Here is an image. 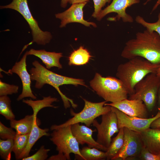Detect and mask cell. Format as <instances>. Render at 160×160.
Instances as JSON below:
<instances>
[{
    "label": "cell",
    "mask_w": 160,
    "mask_h": 160,
    "mask_svg": "<svg viewBox=\"0 0 160 160\" xmlns=\"http://www.w3.org/2000/svg\"><path fill=\"white\" fill-rule=\"evenodd\" d=\"M156 74L159 76L160 77V65L156 72Z\"/></svg>",
    "instance_id": "cell-40"
},
{
    "label": "cell",
    "mask_w": 160,
    "mask_h": 160,
    "mask_svg": "<svg viewBox=\"0 0 160 160\" xmlns=\"http://www.w3.org/2000/svg\"><path fill=\"white\" fill-rule=\"evenodd\" d=\"M151 0H147L144 3V5H145L147 4L149 1H151ZM160 5V0H157V2L153 6L152 9V10L151 12H152L153 11H154L156 10L159 5Z\"/></svg>",
    "instance_id": "cell-36"
},
{
    "label": "cell",
    "mask_w": 160,
    "mask_h": 160,
    "mask_svg": "<svg viewBox=\"0 0 160 160\" xmlns=\"http://www.w3.org/2000/svg\"><path fill=\"white\" fill-rule=\"evenodd\" d=\"M19 87L14 84H10L0 80V96H7L18 92Z\"/></svg>",
    "instance_id": "cell-29"
},
{
    "label": "cell",
    "mask_w": 160,
    "mask_h": 160,
    "mask_svg": "<svg viewBox=\"0 0 160 160\" xmlns=\"http://www.w3.org/2000/svg\"><path fill=\"white\" fill-rule=\"evenodd\" d=\"M121 56L128 60L140 57L160 64V36L146 29L137 32L135 38L125 43Z\"/></svg>",
    "instance_id": "cell-1"
},
{
    "label": "cell",
    "mask_w": 160,
    "mask_h": 160,
    "mask_svg": "<svg viewBox=\"0 0 160 160\" xmlns=\"http://www.w3.org/2000/svg\"><path fill=\"white\" fill-rule=\"evenodd\" d=\"M136 23L141 25L149 31H155L160 36V12L158 15V20L154 23H149L146 21L143 18L140 16H137L135 19Z\"/></svg>",
    "instance_id": "cell-28"
},
{
    "label": "cell",
    "mask_w": 160,
    "mask_h": 160,
    "mask_svg": "<svg viewBox=\"0 0 160 160\" xmlns=\"http://www.w3.org/2000/svg\"><path fill=\"white\" fill-rule=\"evenodd\" d=\"M48 160H67L66 156L63 154L58 153V154L50 156Z\"/></svg>",
    "instance_id": "cell-34"
},
{
    "label": "cell",
    "mask_w": 160,
    "mask_h": 160,
    "mask_svg": "<svg viewBox=\"0 0 160 160\" xmlns=\"http://www.w3.org/2000/svg\"><path fill=\"white\" fill-rule=\"evenodd\" d=\"M27 56L25 52L20 60L16 62L11 69L8 71V73H15L17 75L21 80L22 84V91L17 100L19 101L26 97L36 99V97L33 93L31 85V75L26 68V59Z\"/></svg>",
    "instance_id": "cell-13"
},
{
    "label": "cell",
    "mask_w": 160,
    "mask_h": 160,
    "mask_svg": "<svg viewBox=\"0 0 160 160\" xmlns=\"http://www.w3.org/2000/svg\"><path fill=\"white\" fill-rule=\"evenodd\" d=\"M23 102L31 106L33 111L34 116H37L38 112L42 109L45 107H52L55 108H58L52 104L54 102L58 101L57 98L51 96L43 97L41 100H34L30 99L23 100Z\"/></svg>",
    "instance_id": "cell-21"
},
{
    "label": "cell",
    "mask_w": 160,
    "mask_h": 160,
    "mask_svg": "<svg viewBox=\"0 0 160 160\" xmlns=\"http://www.w3.org/2000/svg\"><path fill=\"white\" fill-rule=\"evenodd\" d=\"M111 109L116 114L119 129L126 127L140 133L149 128L152 122L160 117V112L159 111L152 117L142 118L127 115L113 107L111 106Z\"/></svg>",
    "instance_id": "cell-11"
},
{
    "label": "cell",
    "mask_w": 160,
    "mask_h": 160,
    "mask_svg": "<svg viewBox=\"0 0 160 160\" xmlns=\"http://www.w3.org/2000/svg\"><path fill=\"white\" fill-rule=\"evenodd\" d=\"M112 0H93L94 10L92 15L94 18H97L99 13L107 3H110Z\"/></svg>",
    "instance_id": "cell-33"
},
{
    "label": "cell",
    "mask_w": 160,
    "mask_h": 160,
    "mask_svg": "<svg viewBox=\"0 0 160 160\" xmlns=\"http://www.w3.org/2000/svg\"><path fill=\"white\" fill-rule=\"evenodd\" d=\"M124 143L123 127L119 129L117 135L113 138L111 144L105 151L107 160H112L120 151Z\"/></svg>",
    "instance_id": "cell-23"
},
{
    "label": "cell",
    "mask_w": 160,
    "mask_h": 160,
    "mask_svg": "<svg viewBox=\"0 0 160 160\" xmlns=\"http://www.w3.org/2000/svg\"><path fill=\"white\" fill-rule=\"evenodd\" d=\"M26 53L27 55H33L39 58L48 69L54 67L59 69L62 68V65L60 62V59L63 57V54L61 53L49 52L44 49L36 50L33 49Z\"/></svg>",
    "instance_id": "cell-17"
},
{
    "label": "cell",
    "mask_w": 160,
    "mask_h": 160,
    "mask_svg": "<svg viewBox=\"0 0 160 160\" xmlns=\"http://www.w3.org/2000/svg\"><path fill=\"white\" fill-rule=\"evenodd\" d=\"M91 57L88 50L82 46L74 50L69 57L70 65H80L86 64Z\"/></svg>",
    "instance_id": "cell-22"
},
{
    "label": "cell",
    "mask_w": 160,
    "mask_h": 160,
    "mask_svg": "<svg viewBox=\"0 0 160 160\" xmlns=\"http://www.w3.org/2000/svg\"><path fill=\"white\" fill-rule=\"evenodd\" d=\"M71 127L69 125L52 130L50 140L56 146L58 153L64 154L67 160L71 159V153L82 159L79 144L72 133Z\"/></svg>",
    "instance_id": "cell-8"
},
{
    "label": "cell",
    "mask_w": 160,
    "mask_h": 160,
    "mask_svg": "<svg viewBox=\"0 0 160 160\" xmlns=\"http://www.w3.org/2000/svg\"><path fill=\"white\" fill-rule=\"evenodd\" d=\"M82 98L84 103L83 109L78 113H75L71 109L70 112L73 117L60 124L52 125L50 127L51 130L76 123H84L86 126L89 127L92 124L93 121L97 117L111 110V106L105 105L106 102L105 101L93 103L83 98Z\"/></svg>",
    "instance_id": "cell-5"
},
{
    "label": "cell",
    "mask_w": 160,
    "mask_h": 160,
    "mask_svg": "<svg viewBox=\"0 0 160 160\" xmlns=\"http://www.w3.org/2000/svg\"><path fill=\"white\" fill-rule=\"evenodd\" d=\"M118 66L116 76L130 95L134 92L136 84L148 74L156 73L160 64H153L140 57L130 59Z\"/></svg>",
    "instance_id": "cell-3"
},
{
    "label": "cell",
    "mask_w": 160,
    "mask_h": 160,
    "mask_svg": "<svg viewBox=\"0 0 160 160\" xmlns=\"http://www.w3.org/2000/svg\"><path fill=\"white\" fill-rule=\"evenodd\" d=\"M0 8L12 9L18 12L22 15L31 30L33 37L32 43L45 45L49 42L52 38L51 33L43 31L40 28L37 21L31 13L27 0H12L8 4L1 6Z\"/></svg>",
    "instance_id": "cell-7"
},
{
    "label": "cell",
    "mask_w": 160,
    "mask_h": 160,
    "mask_svg": "<svg viewBox=\"0 0 160 160\" xmlns=\"http://www.w3.org/2000/svg\"><path fill=\"white\" fill-rule=\"evenodd\" d=\"M16 132L14 131L12 128L8 127L0 121V137L2 140L14 139Z\"/></svg>",
    "instance_id": "cell-31"
},
{
    "label": "cell",
    "mask_w": 160,
    "mask_h": 160,
    "mask_svg": "<svg viewBox=\"0 0 160 160\" xmlns=\"http://www.w3.org/2000/svg\"><path fill=\"white\" fill-rule=\"evenodd\" d=\"M32 64L34 67L30 70L31 80L35 81V87L41 88L45 84L50 85L57 91L63 101L64 107L67 109L71 105L74 108L77 106L73 100L63 94L59 87L65 84L79 85L87 86L84 80L62 76L53 72L45 68L38 61L34 60Z\"/></svg>",
    "instance_id": "cell-2"
},
{
    "label": "cell",
    "mask_w": 160,
    "mask_h": 160,
    "mask_svg": "<svg viewBox=\"0 0 160 160\" xmlns=\"http://www.w3.org/2000/svg\"><path fill=\"white\" fill-rule=\"evenodd\" d=\"M140 134L144 146L151 152L160 154V128H150Z\"/></svg>",
    "instance_id": "cell-18"
},
{
    "label": "cell",
    "mask_w": 160,
    "mask_h": 160,
    "mask_svg": "<svg viewBox=\"0 0 160 160\" xmlns=\"http://www.w3.org/2000/svg\"><path fill=\"white\" fill-rule=\"evenodd\" d=\"M50 149H46L44 145L41 146L39 149L31 156L23 158V160H44L48 157V153Z\"/></svg>",
    "instance_id": "cell-30"
},
{
    "label": "cell",
    "mask_w": 160,
    "mask_h": 160,
    "mask_svg": "<svg viewBox=\"0 0 160 160\" xmlns=\"http://www.w3.org/2000/svg\"><path fill=\"white\" fill-rule=\"evenodd\" d=\"M30 133L23 135L16 134L14 139L13 151L16 159L19 157L25 149L28 143Z\"/></svg>",
    "instance_id": "cell-25"
},
{
    "label": "cell",
    "mask_w": 160,
    "mask_h": 160,
    "mask_svg": "<svg viewBox=\"0 0 160 160\" xmlns=\"http://www.w3.org/2000/svg\"><path fill=\"white\" fill-rule=\"evenodd\" d=\"M157 104L158 111L160 112V86L158 92Z\"/></svg>",
    "instance_id": "cell-37"
},
{
    "label": "cell",
    "mask_w": 160,
    "mask_h": 160,
    "mask_svg": "<svg viewBox=\"0 0 160 160\" xmlns=\"http://www.w3.org/2000/svg\"><path fill=\"white\" fill-rule=\"evenodd\" d=\"M11 100L7 96H0V114L9 120L15 118L11 109Z\"/></svg>",
    "instance_id": "cell-26"
},
{
    "label": "cell",
    "mask_w": 160,
    "mask_h": 160,
    "mask_svg": "<svg viewBox=\"0 0 160 160\" xmlns=\"http://www.w3.org/2000/svg\"><path fill=\"white\" fill-rule=\"evenodd\" d=\"M92 89L106 102L114 103L127 98L128 92L118 78L103 77L98 73L90 82Z\"/></svg>",
    "instance_id": "cell-4"
},
{
    "label": "cell",
    "mask_w": 160,
    "mask_h": 160,
    "mask_svg": "<svg viewBox=\"0 0 160 160\" xmlns=\"http://www.w3.org/2000/svg\"><path fill=\"white\" fill-rule=\"evenodd\" d=\"M70 0H61L60 6L63 8H65L67 6L68 3H69Z\"/></svg>",
    "instance_id": "cell-39"
},
{
    "label": "cell",
    "mask_w": 160,
    "mask_h": 160,
    "mask_svg": "<svg viewBox=\"0 0 160 160\" xmlns=\"http://www.w3.org/2000/svg\"><path fill=\"white\" fill-rule=\"evenodd\" d=\"M89 0H70L69 3L74 4L87 2Z\"/></svg>",
    "instance_id": "cell-38"
},
{
    "label": "cell",
    "mask_w": 160,
    "mask_h": 160,
    "mask_svg": "<svg viewBox=\"0 0 160 160\" xmlns=\"http://www.w3.org/2000/svg\"><path fill=\"white\" fill-rule=\"evenodd\" d=\"M40 123V121L38 119L35 121L32 129L29 134L27 146L20 156L18 159L28 156L32 148L36 142L43 136L49 135V134L48 133L49 131L48 129H42L39 127V125Z\"/></svg>",
    "instance_id": "cell-19"
},
{
    "label": "cell",
    "mask_w": 160,
    "mask_h": 160,
    "mask_svg": "<svg viewBox=\"0 0 160 160\" xmlns=\"http://www.w3.org/2000/svg\"><path fill=\"white\" fill-rule=\"evenodd\" d=\"M124 143L119 152L112 160H125L138 158L144 147L140 134L123 127Z\"/></svg>",
    "instance_id": "cell-10"
},
{
    "label": "cell",
    "mask_w": 160,
    "mask_h": 160,
    "mask_svg": "<svg viewBox=\"0 0 160 160\" xmlns=\"http://www.w3.org/2000/svg\"><path fill=\"white\" fill-rule=\"evenodd\" d=\"M105 105L114 107L129 116L148 118V111L143 102L140 100L127 98L116 103H106Z\"/></svg>",
    "instance_id": "cell-15"
},
{
    "label": "cell",
    "mask_w": 160,
    "mask_h": 160,
    "mask_svg": "<svg viewBox=\"0 0 160 160\" xmlns=\"http://www.w3.org/2000/svg\"><path fill=\"white\" fill-rule=\"evenodd\" d=\"M80 151L82 156V160H99L106 159V152L96 148L84 146L80 149Z\"/></svg>",
    "instance_id": "cell-24"
},
{
    "label": "cell",
    "mask_w": 160,
    "mask_h": 160,
    "mask_svg": "<svg viewBox=\"0 0 160 160\" xmlns=\"http://www.w3.org/2000/svg\"><path fill=\"white\" fill-rule=\"evenodd\" d=\"M151 128H160V117L153 121L151 123L150 127Z\"/></svg>",
    "instance_id": "cell-35"
},
{
    "label": "cell",
    "mask_w": 160,
    "mask_h": 160,
    "mask_svg": "<svg viewBox=\"0 0 160 160\" xmlns=\"http://www.w3.org/2000/svg\"><path fill=\"white\" fill-rule=\"evenodd\" d=\"M140 1V0H112L109 5L101 10L96 18L98 20H100L107 14L113 12L117 14L115 18L118 20L121 19L124 23H133V19L127 13L126 9Z\"/></svg>",
    "instance_id": "cell-12"
},
{
    "label": "cell",
    "mask_w": 160,
    "mask_h": 160,
    "mask_svg": "<svg viewBox=\"0 0 160 160\" xmlns=\"http://www.w3.org/2000/svg\"><path fill=\"white\" fill-rule=\"evenodd\" d=\"M101 116L100 123L95 119L92 125L97 132L96 141L108 148L111 143L112 137L119 131L117 118L115 113L111 109Z\"/></svg>",
    "instance_id": "cell-9"
},
{
    "label": "cell",
    "mask_w": 160,
    "mask_h": 160,
    "mask_svg": "<svg viewBox=\"0 0 160 160\" xmlns=\"http://www.w3.org/2000/svg\"><path fill=\"white\" fill-rule=\"evenodd\" d=\"M13 145L14 139L0 140V155L2 159L5 160L11 159Z\"/></svg>",
    "instance_id": "cell-27"
},
{
    "label": "cell",
    "mask_w": 160,
    "mask_h": 160,
    "mask_svg": "<svg viewBox=\"0 0 160 160\" xmlns=\"http://www.w3.org/2000/svg\"><path fill=\"white\" fill-rule=\"evenodd\" d=\"M72 133L79 144H85L91 148H95L100 150L106 151L107 148L98 143L93 138L92 135L95 130H93L89 127L79 123L71 125Z\"/></svg>",
    "instance_id": "cell-16"
},
{
    "label": "cell",
    "mask_w": 160,
    "mask_h": 160,
    "mask_svg": "<svg viewBox=\"0 0 160 160\" xmlns=\"http://www.w3.org/2000/svg\"><path fill=\"white\" fill-rule=\"evenodd\" d=\"M87 2L72 4V5L65 11L55 15L56 18L61 20L60 27L63 28L69 23H77L86 26L91 25L95 27L96 24L92 22L85 20L83 18V9Z\"/></svg>",
    "instance_id": "cell-14"
},
{
    "label": "cell",
    "mask_w": 160,
    "mask_h": 160,
    "mask_svg": "<svg viewBox=\"0 0 160 160\" xmlns=\"http://www.w3.org/2000/svg\"><path fill=\"white\" fill-rule=\"evenodd\" d=\"M160 86V77L156 73L149 74L136 84L129 99L142 101L148 111L151 112L157 104Z\"/></svg>",
    "instance_id": "cell-6"
},
{
    "label": "cell",
    "mask_w": 160,
    "mask_h": 160,
    "mask_svg": "<svg viewBox=\"0 0 160 160\" xmlns=\"http://www.w3.org/2000/svg\"><path fill=\"white\" fill-rule=\"evenodd\" d=\"M138 158L142 160H160V154L151 152L144 146Z\"/></svg>",
    "instance_id": "cell-32"
},
{
    "label": "cell",
    "mask_w": 160,
    "mask_h": 160,
    "mask_svg": "<svg viewBox=\"0 0 160 160\" xmlns=\"http://www.w3.org/2000/svg\"><path fill=\"white\" fill-rule=\"evenodd\" d=\"M37 119V116H34L33 114L27 115L19 120L15 119L10 120V126L16 130L17 134L23 135L30 133L35 121Z\"/></svg>",
    "instance_id": "cell-20"
}]
</instances>
